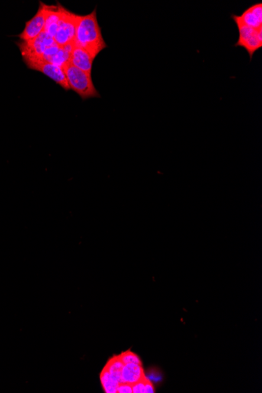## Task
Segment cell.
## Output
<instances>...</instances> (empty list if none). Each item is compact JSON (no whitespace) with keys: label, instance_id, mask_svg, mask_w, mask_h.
Wrapping results in <instances>:
<instances>
[{"label":"cell","instance_id":"6da1fadb","mask_svg":"<svg viewBox=\"0 0 262 393\" xmlns=\"http://www.w3.org/2000/svg\"><path fill=\"white\" fill-rule=\"evenodd\" d=\"M74 46L86 50L93 59L108 47L97 17V9L91 14L79 17Z\"/></svg>","mask_w":262,"mask_h":393},{"label":"cell","instance_id":"7a4b0ae2","mask_svg":"<svg viewBox=\"0 0 262 393\" xmlns=\"http://www.w3.org/2000/svg\"><path fill=\"white\" fill-rule=\"evenodd\" d=\"M69 89L76 92L82 100L101 98L99 92L93 82L91 74L86 73L72 65L70 62L63 67Z\"/></svg>","mask_w":262,"mask_h":393},{"label":"cell","instance_id":"3957f363","mask_svg":"<svg viewBox=\"0 0 262 393\" xmlns=\"http://www.w3.org/2000/svg\"><path fill=\"white\" fill-rule=\"evenodd\" d=\"M79 14H74L62 5L59 27L53 40L59 46H73L79 23Z\"/></svg>","mask_w":262,"mask_h":393},{"label":"cell","instance_id":"277c9868","mask_svg":"<svg viewBox=\"0 0 262 393\" xmlns=\"http://www.w3.org/2000/svg\"><path fill=\"white\" fill-rule=\"evenodd\" d=\"M56 44L53 38L43 32L40 36L30 41L18 43L24 60L41 59L46 49Z\"/></svg>","mask_w":262,"mask_h":393},{"label":"cell","instance_id":"5b68a950","mask_svg":"<svg viewBox=\"0 0 262 393\" xmlns=\"http://www.w3.org/2000/svg\"><path fill=\"white\" fill-rule=\"evenodd\" d=\"M24 62L28 69L44 74L47 77L59 84L65 91L70 90L62 67L48 63L43 60H24Z\"/></svg>","mask_w":262,"mask_h":393},{"label":"cell","instance_id":"8992f818","mask_svg":"<svg viewBox=\"0 0 262 393\" xmlns=\"http://www.w3.org/2000/svg\"><path fill=\"white\" fill-rule=\"evenodd\" d=\"M46 6L40 1L38 11L33 18L25 23L24 30L18 36L21 41H30L43 33L46 23Z\"/></svg>","mask_w":262,"mask_h":393},{"label":"cell","instance_id":"52a82bcc","mask_svg":"<svg viewBox=\"0 0 262 393\" xmlns=\"http://www.w3.org/2000/svg\"><path fill=\"white\" fill-rule=\"evenodd\" d=\"M73 46H59V45H53L50 46L48 49H46V51L42 56L41 59L44 62L48 63L53 64V65H59V66L63 68L66 64L70 62L71 52H72Z\"/></svg>","mask_w":262,"mask_h":393},{"label":"cell","instance_id":"ba28073f","mask_svg":"<svg viewBox=\"0 0 262 393\" xmlns=\"http://www.w3.org/2000/svg\"><path fill=\"white\" fill-rule=\"evenodd\" d=\"M94 61L95 59L86 50L73 45L69 62L72 65L86 73L91 74Z\"/></svg>","mask_w":262,"mask_h":393},{"label":"cell","instance_id":"9c48e42d","mask_svg":"<svg viewBox=\"0 0 262 393\" xmlns=\"http://www.w3.org/2000/svg\"><path fill=\"white\" fill-rule=\"evenodd\" d=\"M61 7L62 5L59 2L56 5L46 6V23L43 32L52 38L54 37L59 27L61 18Z\"/></svg>","mask_w":262,"mask_h":393},{"label":"cell","instance_id":"30bf717a","mask_svg":"<svg viewBox=\"0 0 262 393\" xmlns=\"http://www.w3.org/2000/svg\"><path fill=\"white\" fill-rule=\"evenodd\" d=\"M243 24L257 30L262 27V4L261 3L254 4L243 11L241 15L239 16Z\"/></svg>","mask_w":262,"mask_h":393},{"label":"cell","instance_id":"8fae6325","mask_svg":"<svg viewBox=\"0 0 262 393\" xmlns=\"http://www.w3.org/2000/svg\"><path fill=\"white\" fill-rule=\"evenodd\" d=\"M144 369L141 364H126L121 371L122 382L134 385L144 378Z\"/></svg>","mask_w":262,"mask_h":393},{"label":"cell","instance_id":"7c38bea8","mask_svg":"<svg viewBox=\"0 0 262 393\" xmlns=\"http://www.w3.org/2000/svg\"><path fill=\"white\" fill-rule=\"evenodd\" d=\"M100 378H101V385H102L103 389L105 392H117V388H118L120 383L121 382L118 381L115 377L112 376L105 368L101 371Z\"/></svg>","mask_w":262,"mask_h":393},{"label":"cell","instance_id":"4fadbf2b","mask_svg":"<svg viewBox=\"0 0 262 393\" xmlns=\"http://www.w3.org/2000/svg\"><path fill=\"white\" fill-rule=\"evenodd\" d=\"M124 362H122L120 356H114L113 357L110 359L108 362L105 365V369H106L108 372L111 374H117L121 373L122 369L124 368Z\"/></svg>","mask_w":262,"mask_h":393},{"label":"cell","instance_id":"5bb4252c","mask_svg":"<svg viewBox=\"0 0 262 393\" xmlns=\"http://www.w3.org/2000/svg\"><path fill=\"white\" fill-rule=\"evenodd\" d=\"M119 356H120L122 362H124V365L130 363L141 364V361L140 357L137 356V354L131 352L130 350L126 351V352H123V353L119 355Z\"/></svg>","mask_w":262,"mask_h":393},{"label":"cell","instance_id":"9a60e30c","mask_svg":"<svg viewBox=\"0 0 262 393\" xmlns=\"http://www.w3.org/2000/svg\"><path fill=\"white\" fill-rule=\"evenodd\" d=\"M146 376L132 385L133 393H144V387H145Z\"/></svg>","mask_w":262,"mask_h":393},{"label":"cell","instance_id":"2e32d148","mask_svg":"<svg viewBox=\"0 0 262 393\" xmlns=\"http://www.w3.org/2000/svg\"><path fill=\"white\" fill-rule=\"evenodd\" d=\"M118 393H133L132 385L127 383L121 382L117 388Z\"/></svg>","mask_w":262,"mask_h":393},{"label":"cell","instance_id":"e0dca14e","mask_svg":"<svg viewBox=\"0 0 262 393\" xmlns=\"http://www.w3.org/2000/svg\"><path fill=\"white\" fill-rule=\"evenodd\" d=\"M155 388L153 383L150 380L146 378L145 387H144V393H154Z\"/></svg>","mask_w":262,"mask_h":393},{"label":"cell","instance_id":"ac0fdd59","mask_svg":"<svg viewBox=\"0 0 262 393\" xmlns=\"http://www.w3.org/2000/svg\"><path fill=\"white\" fill-rule=\"evenodd\" d=\"M146 378H148V379L150 380H154V381H157L158 380H160V378H161V377L159 376V374H157V372H153V371H150V373H149V376H146Z\"/></svg>","mask_w":262,"mask_h":393}]
</instances>
